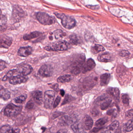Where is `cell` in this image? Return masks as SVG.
Segmentation results:
<instances>
[{"label":"cell","instance_id":"6da1fadb","mask_svg":"<svg viewBox=\"0 0 133 133\" xmlns=\"http://www.w3.org/2000/svg\"><path fill=\"white\" fill-rule=\"evenodd\" d=\"M85 61V56L83 54H79L76 56L73 60L71 64V73L74 75H77L83 69V66Z\"/></svg>","mask_w":133,"mask_h":133},{"label":"cell","instance_id":"7a4b0ae2","mask_svg":"<svg viewBox=\"0 0 133 133\" xmlns=\"http://www.w3.org/2000/svg\"><path fill=\"white\" fill-rule=\"evenodd\" d=\"M55 14L57 18L61 19L62 25L65 28L67 29H71L75 27L76 22L72 17L62 13H55Z\"/></svg>","mask_w":133,"mask_h":133},{"label":"cell","instance_id":"3957f363","mask_svg":"<svg viewBox=\"0 0 133 133\" xmlns=\"http://www.w3.org/2000/svg\"><path fill=\"white\" fill-rule=\"evenodd\" d=\"M22 107L17 106L13 104L8 105L4 110V114L8 117H14L20 114Z\"/></svg>","mask_w":133,"mask_h":133},{"label":"cell","instance_id":"277c9868","mask_svg":"<svg viewBox=\"0 0 133 133\" xmlns=\"http://www.w3.org/2000/svg\"><path fill=\"white\" fill-rule=\"evenodd\" d=\"M36 18L40 23L45 25H52L55 22V18L50 16L45 12H37Z\"/></svg>","mask_w":133,"mask_h":133},{"label":"cell","instance_id":"5b68a950","mask_svg":"<svg viewBox=\"0 0 133 133\" xmlns=\"http://www.w3.org/2000/svg\"><path fill=\"white\" fill-rule=\"evenodd\" d=\"M69 48V44L65 41H59L50 46L45 47L44 49L48 51H62L66 50Z\"/></svg>","mask_w":133,"mask_h":133},{"label":"cell","instance_id":"8992f818","mask_svg":"<svg viewBox=\"0 0 133 133\" xmlns=\"http://www.w3.org/2000/svg\"><path fill=\"white\" fill-rule=\"evenodd\" d=\"M55 97V93L51 90H48L44 93V107L47 109H51L52 108L54 99Z\"/></svg>","mask_w":133,"mask_h":133},{"label":"cell","instance_id":"52a82bcc","mask_svg":"<svg viewBox=\"0 0 133 133\" xmlns=\"http://www.w3.org/2000/svg\"><path fill=\"white\" fill-rule=\"evenodd\" d=\"M28 79V77L27 76H23L16 73L15 70L14 69V74L9 81L11 84L16 85L25 83Z\"/></svg>","mask_w":133,"mask_h":133},{"label":"cell","instance_id":"ba28073f","mask_svg":"<svg viewBox=\"0 0 133 133\" xmlns=\"http://www.w3.org/2000/svg\"><path fill=\"white\" fill-rule=\"evenodd\" d=\"M15 73L24 76H27L30 74L33 70L32 67L29 65L23 64L18 66L15 69Z\"/></svg>","mask_w":133,"mask_h":133},{"label":"cell","instance_id":"9c48e42d","mask_svg":"<svg viewBox=\"0 0 133 133\" xmlns=\"http://www.w3.org/2000/svg\"><path fill=\"white\" fill-rule=\"evenodd\" d=\"M25 13L22 9L18 6H15L13 9L12 18L14 22H19L25 17Z\"/></svg>","mask_w":133,"mask_h":133},{"label":"cell","instance_id":"30bf717a","mask_svg":"<svg viewBox=\"0 0 133 133\" xmlns=\"http://www.w3.org/2000/svg\"><path fill=\"white\" fill-rule=\"evenodd\" d=\"M12 43V38L5 35H0V48H8Z\"/></svg>","mask_w":133,"mask_h":133},{"label":"cell","instance_id":"8fae6325","mask_svg":"<svg viewBox=\"0 0 133 133\" xmlns=\"http://www.w3.org/2000/svg\"><path fill=\"white\" fill-rule=\"evenodd\" d=\"M97 79L95 77H89L85 79L83 84V88L85 90H89L94 86L97 82Z\"/></svg>","mask_w":133,"mask_h":133},{"label":"cell","instance_id":"7c38bea8","mask_svg":"<svg viewBox=\"0 0 133 133\" xmlns=\"http://www.w3.org/2000/svg\"><path fill=\"white\" fill-rule=\"evenodd\" d=\"M53 70L51 66L47 65H44L40 68L39 74L43 77H48L52 75Z\"/></svg>","mask_w":133,"mask_h":133},{"label":"cell","instance_id":"4fadbf2b","mask_svg":"<svg viewBox=\"0 0 133 133\" xmlns=\"http://www.w3.org/2000/svg\"><path fill=\"white\" fill-rule=\"evenodd\" d=\"M119 122L118 121L113 122L110 125L104 129L101 133H115L119 126Z\"/></svg>","mask_w":133,"mask_h":133},{"label":"cell","instance_id":"5bb4252c","mask_svg":"<svg viewBox=\"0 0 133 133\" xmlns=\"http://www.w3.org/2000/svg\"><path fill=\"white\" fill-rule=\"evenodd\" d=\"M32 48L30 46L22 47H20L18 51V55L19 57H28L32 53Z\"/></svg>","mask_w":133,"mask_h":133},{"label":"cell","instance_id":"9a60e30c","mask_svg":"<svg viewBox=\"0 0 133 133\" xmlns=\"http://www.w3.org/2000/svg\"><path fill=\"white\" fill-rule=\"evenodd\" d=\"M96 64L92 58H89L87 61L83 68V72L85 73L90 71L95 68Z\"/></svg>","mask_w":133,"mask_h":133},{"label":"cell","instance_id":"2e32d148","mask_svg":"<svg viewBox=\"0 0 133 133\" xmlns=\"http://www.w3.org/2000/svg\"><path fill=\"white\" fill-rule=\"evenodd\" d=\"M107 91L109 94L112 96L114 98L116 101H119L120 91L118 88H110L107 90Z\"/></svg>","mask_w":133,"mask_h":133},{"label":"cell","instance_id":"e0dca14e","mask_svg":"<svg viewBox=\"0 0 133 133\" xmlns=\"http://www.w3.org/2000/svg\"><path fill=\"white\" fill-rule=\"evenodd\" d=\"M7 28V19L0 10V33L5 31Z\"/></svg>","mask_w":133,"mask_h":133},{"label":"cell","instance_id":"ac0fdd59","mask_svg":"<svg viewBox=\"0 0 133 133\" xmlns=\"http://www.w3.org/2000/svg\"><path fill=\"white\" fill-rule=\"evenodd\" d=\"M11 94L8 89L0 85V99L8 101L10 98Z\"/></svg>","mask_w":133,"mask_h":133},{"label":"cell","instance_id":"d6986e66","mask_svg":"<svg viewBox=\"0 0 133 133\" xmlns=\"http://www.w3.org/2000/svg\"><path fill=\"white\" fill-rule=\"evenodd\" d=\"M94 125L93 119L89 116H86L84 119L83 127L84 130H89L92 128Z\"/></svg>","mask_w":133,"mask_h":133},{"label":"cell","instance_id":"ffe728a7","mask_svg":"<svg viewBox=\"0 0 133 133\" xmlns=\"http://www.w3.org/2000/svg\"><path fill=\"white\" fill-rule=\"evenodd\" d=\"M97 58L99 61L102 62H110L112 60L111 55L108 52L100 55L98 56Z\"/></svg>","mask_w":133,"mask_h":133},{"label":"cell","instance_id":"44dd1931","mask_svg":"<svg viewBox=\"0 0 133 133\" xmlns=\"http://www.w3.org/2000/svg\"><path fill=\"white\" fill-rule=\"evenodd\" d=\"M33 97L34 101L38 105L42 104L43 101V94L41 91H36L33 94Z\"/></svg>","mask_w":133,"mask_h":133},{"label":"cell","instance_id":"7402d4cb","mask_svg":"<svg viewBox=\"0 0 133 133\" xmlns=\"http://www.w3.org/2000/svg\"><path fill=\"white\" fill-rule=\"evenodd\" d=\"M60 124L62 126L69 125L70 124L74 123V119L67 116L62 117L60 121Z\"/></svg>","mask_w":133,"mask_h":133},{"label":"cell","instance_id":"603a6c76","mask_svg":"<svg viewBox=\"0 0 133 133\" xmlns=\"http://www.w3.org/2000/svg\"><path fill=\"white\" fill-rule=\"evenodd\" d=\"M111 79V75L109 74L105 73L102 74L100 77L101 85L102 86H105L109 83Z\"/></svg>","mask_w":133,"mask_h":133},{"label":"cell","instance_id":"cb8c5ba5","mask_svg":"<svg viewBox=\"0 0 133 133\" xmlns=\"http://www.w3.org/2000/svg\"><path fill=\"white\" fill-rule=\"evenodd\" d=\"M41 34H42L41 32H37V31H35V32L30 33L29 34H25L24 35L23 37V39L25 41L29 40L31 39L38 37Z\"/></svg>","mask_w":133,"mask_h":133},{"label":"cell","instance_id":"d4e9b609","mask_svg":"<svg viewBox=\"0 0 133 133\" xmlns=\"http://www.w3.org/2000/svg\"><path fill=\"white\" fill-rule=\"evenodd\" d=\"M123 130L125 133L129 132L133 130V118L123 125Z\"/></svg>","mask_w":133,"mask_h":133},{"label":"cell","instance_id":"484cf974","mask_svg":"<svg viewBox=\"0 0 133 133\" xmlns=\"http://www.w3.org/2000/svg\"><path fill=\"white\" fill-rule=\"evenodd\" d=\"M104 50V48L100 44H95L91 47V52L94 54H96Z\"/></svg>","mask_w":133,"mask_h":133},{"label":"cell","instance_id":"4316f807","mask_svg":"<svg viewBox=\"0 0 133 133\" xmlns=\"http://www.w3.org/2000/svg\"><path fill=\"white\" fill-rule=\"evenodd\" d=\"M73 76L70 75H65L61 76L57 79L58 82L59 83H66L69 82L72 79Z\"/></svg>","mask_w":133,"mask_h":133},{"label":"cell","instance_id":"83f0119b","mask_svg":"<svg viewBox=\"0 0 133 133\" xmlns=\"http://www.w3.org/2000/svg\"><path fill=\"white\" fill-rule=\"evenodd\" d=\"M71 129L75 133H85L84 129L81 128L78 123H74L71 126Z\"/></svg>","mask_w":133,"mask_h":133},{"label":"cell","instance_id":"f1b7e54d","mask_svg":"<svg viewBox=\"0 0 133 133\" xmlns=\"http://www.w3.org/2000/svg\"><path fill=\"white\" fill-rule=\"evenodd\" d=\"M112 102V100L110 98L107 97L104 100V102L102 103L100 105L101 109L102 110H105L107 109L109 107Z\"/></svg>","mask_w":133,"mask_h":133},{"label":"cell","instance_id":"f546056e","mask_svg":"<svg viewBox=\"0 0 133 133\" xmlns=\"http://www.w3.org/2000/svg\"><path fill=\"white\" fill-rule=\"evenodd\" d=\"M70 42L73 45H77L79 43L80 39L77 35L72 34L69 36Z\"/></svg>","mask_w":133,"mask_h":133},{"label":"cell","instance_id":"4dcf8cb0","mask_svg":"<svg viewBox=\"0 0 133 133\" xmlns=\"http://www.w3.org/2000/svg\"><path fill=\"white\" fill-rule=\"evenodd\" d=\"M108 118L106 117L102 118L98 120L95 123V126L97 127H102L108 122Z\"/></svg>","mask_w":133,"mask_h":133},{"label":"cell","instance_id":"1f68e13d","mask_svg":"<svg viewBox=\"0 0 133 133\" xmlns=\"http://www.w3.org/2000/svg\"><path fill=\"white\" fill-rule=\"evenodd\" d=\"M54 35L56 39H59L65 36L66 34L61 30H57L54 32Z\"/></svg>","mask_w":133,"mask_h":133},{"label":"cell","instance_id":"d6a6232c","mask_svg":"<svg viewBox=\"0 0 133 133\" xmlns=\"http://www.w3.org/2000/svg\"><path fill=\"white\" fill-rule=\"evenodd\" d=\"M26 96L25 95H21L16 98L15 99V102L18 104H23L25 101Z\"/></svg>","mask_w":133,"mask_h":133},{"label":"cell","instance_id":"836d02e7","mask_svg":"<svg viewBox=\"0 0 133 133\" xmlns=\"http://www.w3.org/2000/svg\"><path fill=\"white\" fill-rule=\"evenodd\" d=\"M122 99L123 103L126 106L129 105V99L127 94H123L122 96Z\"/></svg>","mask_w":133,"mask_h":133},{"label":"cell","instance_id":"e575fe53","mask_svg":"<svg viewBox=\"0 0 133 133\" xmlns=\"http://www.w3.org/2000/svg\"><path fill=\"white\" fill-rule=\"evenodd\" d=\"M11 127L10 126L5 125L1 127L0 129V133H8L9 131L10 130Z\"/></svg>","mask_w":133,"mask_h":133},{"label":"cell","instance_id":"d590c367","mask_svg":"<svg viewBox=\"0 0 133 133\" xmlns=\"http://www.w3.org/2000/svg\"><path fill=\"white\" fill-rule=\"evenodd\" d=\"M7 65L8 64L5 61L0 60V72L7 68Z\"/></svg>","mask_w":133,"mask_h":133},{"label":"cell","instance_id":"8d00e7d4","mask_svg":"<svg viewBox=\"0 0 133 133\" xmlns=\"http://www.w3.org/2000/svg\"><path fill=\"white\" fill-rule=\"evenodd\" d=\"M73 98L71 97V96L69 95H66L65 97L64 100L63 101V103H62V105H63L65 104L66 103L69 102H70L72 100Z\"/></svg>","mask_w":133,"mask_h":133},{"label":"cell","instance_id":"74e56055","mask_svg":"<svg viewBox=\"0 0 133 133\" xmlns=\"http://www.w3.org/2000/svg\"><path fill=\"white\" fill-rule=\"evenodd\" d=\"M34 106V102L32 100L29 101L26 105V108L27 109H31L33 108Z\"/></svg>","mask_w":133,"mask_h":133},{"label":"cell","instance_id":"f35d334b","mask_svg":"<svg viewBox=\"0 0 133 133\" xmlns=\"http://www.w3.org/2000/svg\"><path fill=\"white\" fill-rule=\"evenodd\" d=\"M130 54L129 51H128L125 50H123L119 52V55L122 57H127Z\"/></svg>","mask_w":133,"mask_h":133},{"label":"cell","instance_id":"ab89813d","mask_svg":"<svg viewBox=\"0 0 133 133\" xmlns=\"http://www.w3.org/2000/svg\"><path fill=\"white\" fill-rule=\"evenodd\" d=\"M61 101V98L59 96H58L55 101L54 104V108H56L60 103Z\"/></svg>","mask_w":133,"mask_h":133},{"label":"cell","instance_id":"60d3db41","mask_svg":"<svg viewBox=\"0 0 133 133\" xmlns=\"http://www.w3.org/2000/svg\"><path fill=\"white\" fill-rule=\"evenodd\" d=\"M19 132H20L19 129H18V128L14 129L11 127L8 133H19Z\"/></svg>","mask_w":133,"mask_h":133},{"label":"cell","instance_id":"b9f144b4","mask_svg":"<svg viewBox=\"0 0 133 133\" xmlns=\"http://www.w3.org/2000/svg\"><path fill=\"white\" fill-rule=\"evenodd\" d=\"M126 115L129 118H133V109L129 110L126 113Z\"/></svg>","mask_w":133,"mask_h":133},{"label":"cell","instance_id":"7bdbcfd3","mask_svg":"<svg viewBox=\"0 0 133 133\" xmlns=\"http://www.w3.org/2000/svg\"><path fill=\"white\" fill-rule=\"evenodd\" d=\"M87 7L91 9H93V10H97L99 8V6L98 5H87Z\"/></svg>","mask_w":133,"mask_h":133},{"label":"cell","instance_id":"ee69618b","mask_svg":"<svg viewBox=\"0 0 133 133\" xmlns=\"http://www.w3.org/2000/svg\"><path fill=\"white\" fill-rule=\"evenodd\" d=\"M102 127H95V128H94L93 129L91 130V132L92 133H97V132H98L99 131V130H101L102 129Z\"/></svg>","mask_w":133,"mask_h":133},{"label":"cell","instance_id":"f6af8a7d","mask_svg":"<svg viewBox=\"0 0 133 133\" xmlns=\"http://www.w3.org/2000/svg\"><path fill=\"white\" fill-rule=\"evenodd\" d=\"M51 88L54 90L55 91L58 92L59 91V87H58V84H54L53 86L51 87Z\"/></svg>","mask_w":133,"mask_h":133},{"label":"cell","instance_id":"bcb514c9","mask_svg":"<svg viewBox=\"0 0 133 133\" xmlns=\"http://www.w3.org/2000/svg\"><path fill=\"white\" fill-rule=\"evenodd\" d=\"M115 109H111L110 110H109V111H108L107 112V114H108V115H113L114 114V112H115Z\"/></svg>","mask_w":133,"mask_h":133},{"label":"cell","instance_id":"7dc6e473","mask_svg":"<svg viewBox=\"0 0 133 133\" xmlns=\"http://www.w3.org/2000/svg\"><path fill=\"white\" fill-rule=\"evenodd\" d=\"M60 93H61V95L62 96H64L65 95V91H64L63 90H61V92H60Z\"/></svg>","mask_w":133,"mask_h":133},{"label":"cell","instance_id":"c3c4849f","mask_svg":"<svg viewBox=\"0 0 133 133\" xmlns=\"http://www.w3.org/2000/svg\"><path fill=\"white\" fill-rule=\"evenodd\" d=\"M57 133H64V132H63L61 130H60V131H58Z\"/></svg>","mask_w":133,"mask_h":133},{"label":"cell","instance_id":"681fc988","mask_svg":"<svg viewBox=\"0 0 133 133\" xmlns=\"http://www.w3.org/2000/svg\"><path fill=\"white\" fill-rule=\"evenodd\" d=\"M0 81H1V79H0Z\"/></svg>","mask_w":133,"mask_h":133}]
</instances>
